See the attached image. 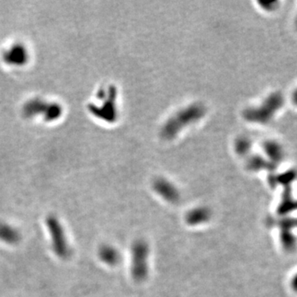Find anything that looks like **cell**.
<instances>
[{
  "label": "cell",
  "instance_id": "cell-1",
  "mask_svg": "<svg viewBox=\"0 0 297 297\" xmlns=\"http://www.w3.org/2000/svg\"><path fill=\"white\" fill-rule=\"evenodd\" d=\"M46 224L51 235L54 252L59 259H68L70 255V246L66 239L64 229L62 227L57 217H55V216L47 217Z\"/></svg>",
  "mask_w": 297,
  "mask_h": 297
},
{
  "label": "cell",
  "instance_id": "cell-2",
  "mask_svg": "<svg viewBox=\"0 0 297 297\" xmlns=\"http://www.w3.org/2000/svg\"><path fill=\"white\" fill-rule=\"evenodd\" d=\"M20 233L16 228L6 223L0 222V240L9 244H17L20 240Z\"/></svg>",
  "mask_w": 297,
  "mask_h": 297
},
{
  "label": "cell",
  "instance_id": "cell-3",
  "mask_svg": "<svg viewBox=\"0 0 297 297\" xmlns=\"http://www.w3.org/2000/svg\"><path fill=\"white\" fill-rule=\"evenodd\" d=\"M292 287L293 288L295 289V290H296L297 291V274L296 276H295V278H294V279H293Z\"/></svg>",
  "mask_w": 297,
  "mask_h": 297
},
{
  "label": "cell",
  "instance_id": "cell-4",
  "mask_svg": "<svg viewBox=\"0 0 297 297\" xmlns=\"http://www.w3.org/2000/svg\"><path fill=\"white\" fill-rule=\"evenodd\" d=\"M293 101L297 105V89L295 90V93L293 94Z\"/></svg>",
  "mask_w": 297,
  "mask_h": 297
}]
</instances>
